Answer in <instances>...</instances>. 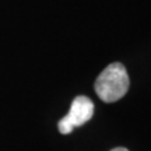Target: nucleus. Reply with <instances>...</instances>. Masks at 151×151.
I'll list each match as a JSON object with an SVG mask.
<instances>
[{"mask_svg": "<svg viewBox=\"0 0 151 151\" xmlns=\"http://www.w3.org/2000/svg\"><path fill=\"white\" fill-rule=\"evenodd\" d=\"M130 80L122 63H111L98 76L95 92L104 102H115L126 95Z\"/></svg>", "mask_w": 151, "mask_h": 151, "instance_id": "nucleus-1", "label": "nucleus"}, {"mask_svg": "<svg viewBox=\"0 0 151 151\" xmlns=\"http://www.w3.org/2000/svg\"><path fill=\"white\" fill-rule=\"evenodd\" d=\"M94 104L88 97L78 95L73 99L70 111L58 123V129L62 134H69L76 127L87 123L94 115Z\"/></svg>", "mask_w": 151, "mask_h": 151, "instance_id": "nucleus-2", "label": "nucleus"}, {"mask_svg": "<svg viewBox=\"0 0 151 151\" xmlns=\"http://www.w3.org/2000/svg\"><path fill=\"white\" fill-rule=\"evenodd\" d=\"M111 151H129L127 148H124V147H116V148H113Z\"/></svg>", "mask_w": 151, "mask_h": 151, "instance_id": "nucleus-3", "label": "nucleus"}]
</instances>
